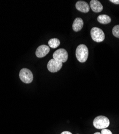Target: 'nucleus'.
<instances>
[{"label": "nucleus", "instance_id": "1", "mask_svg": "<svg viewBox=\"0 0 119 134\" xmlns=\"http://www.w3.org/2000/svg\"><path fill=\"white\" fill-rule=\"evenodd\" d=\"M89 56V49L85 44H81L76 50V57L78 61L81 63L86 61Z\"/></svg>", "mask_w": 119, "mask_h": 134}, {"label": "nucleus", "instance_id": "5", "mask_svg": "<svg viewBox=\"0 0 119 134\" xmlns=\"http://www.w3.org/2000/svg\"><path fill=\"white\" fill-rule=\"evenodd\" d=\"M53 57L54 60L63 63L66 62L67 61L68 58V54L66 49L60 48L54 53Z\"/></svg>", "mask_w": 119, "mask_h": 134}, {"label": "nucleus", "instance_id": "17", "mask_svg": "<svg viewBox=\"0 0 119 134\" xmlns=\"http://www.w3.org/2000/svg\"><path fill=\"white\" fill-rule=\"evenodd\" d=\"M94 134H101V133H100V132H97L94 133Z\"/></svg>", "mask_w": 119, "mask_h": 134}, {"label": "nucleus", "instance_id": "6", "mask_svg": "<svg viewBox=\"0 0 119 134\" xmlns=\"http://www.w3.org/2000/svg\"><path fill=\"white\" fill-rule=\"evenodd\" d=\"M62 62L52 59L47 64L48 70L51 72H56L59 71L62 66Z\"/></svg>", "mask_w": 119, "mask_h": 134}, {"label": "nucleus", "instance_id": "14", "mask_svg": "<svg viewBox=\"0 0 119 134\" xmlns=\"http://www.w3.org/2000/svg\"><path fill=\"white\" fill-rule=\"evenodd\" d=\"M101 134H113L112 131L109 129H103L101 130Z\"/></svg>", "mask_w": 119, "mask_h": 134}, {"label": "nucleus", "instance_id": "13", "mask_svg": "<svg viewBox=\"0 0 119 134\" xmlns=\"http://www.w3.org/2000/svg\"><path fill=\"white\" fill-rule=\"evenodd\" d=\"M112 33L114 36L119 38V25H117L113 28Z\"/></svg>", "mask_w": 119, "mask_h": 134}, {"label": "nucleus", "instance_id": "11", "mask_svg": "<svg viewBox=\"0 0 119 134\" xmlns=\"http://www.w3.org/2000/svg\"><path fill=\"white\" fill-rule=\"evenodd\" d=\"M98 21L100 23L103 24H107L110 23L111 21V17L106 15H101L98 17Z\"/></svg>", "mask_w": 119, "mask_h": 134}, {"label": "nucleus", "instance_id": "4", "mask_svg": "<svg viewBox=\"0 0 119 134\" xmlns=\"http://www.w3.org/2000/svg\"><path fill=\"white\" fill-rule=\"evenodd\" d=\"M91 36L92 40L97 42H102L105 39L104 32L98 27H94L91 29Z\"/></svg>", "mask_w": 119, "mask_h": 134}, {"label": "nucleus", "instance_id": "12", "mask_svg": "<svg viewBox=\"0 0 119 134\" xmlns=\"http://www.w3.org/2000/svg\"><path fill=\"white\" fill-rule=\"evenodd\" d=\"M60 44V40L57 38H53L49 40L48 45L52 48H56L59 46Z\"/></svg>", "mask_w": 119, "mask_h": 134}, {"label": "nucleus", "instance_id": "7", "mask_svg": "<svg viewBox=\"0 0 119 134\" xmlns=\"http://www.w3.org/2000/svg\"><path fill=\"white\" fill-rule=\"evenodd\" d=\"M49 51L50 49L48 46L42 44V45H41L38 47L36 52V55L38 58H44L48 54Z\"/></svg>", "mask_w": 119, "mask_h": 134}, {"label": "nucleus", "instance_id": "10", "mask_svg": "<svg viewBox=\"0 0 119 134\" xmlns=\"http://www.w3.org/2000/svg\"><path fill=\"white\" fill-rule=\"evenodd\" d=\"M84 22L82 18H77L75 19L72 24V29L74 31L78 32L82 30L83 27Z\"/></svg>", "mask_w": 119, "mask_h": 134}, {"label": "nucleus", "instance_id": "3", "mask_svg": "<svg viewBox=\"0 0 119 134\" xmlns=\"http://www.w3.org/2000/svg\"><path fill=\"white\" fill-rule=\"evenodd\" d=\"M19 78L23 82L29 84L33 81V75L31 70L27 68H23L19 72Z\"/></svg>", "mask_w": 119, "mask_h": 134}, {"label": "nucleus", "instance_id": "15", "mask_svg": "<svg viewBox=\"0 0 119 134\" xmlns=\"http://www.w3.org/2000/svg\"><path fill=\"white\" fill-rule=\"evenodd\" d=\"M110 2L115 4H119V0H110Z\"/></svg>", "mask_w": 119, "mask_h": 134}, {"label": "nucleus", "instance_id": "8", "mask_svg": "<svg viewBox=\"0 0 119 134\" xmlns=\"http://www.w3.org/2000/svg\"><path fill=\"white\" fill-rule=\"evenodd\" d=\"M76 8L80 12L87 13L90 10V6L87 2L83 1H78L76 3Z\"/></svg>", "mask_w": 119, "mask_h": 134}, {"label": "nucleus", "instance_id": "9", "mask_svg": "<svg viewBox=\"0 0 119 134\" xmlns=\"http://www.w3.org/2000/svg\"><path fill=\"white\" fill-rule=\"evenodd\" d=\"M90 6L93 12L97 13L101 12L103 9V5L99 1H97V0H92V1H91Z\"/></svg>", "mask_w": 119, "mask_h": 134}, {"label": "nucleus", "instance_id": "16", "mask_svg": "<svg viewBox=\"0 0 119 134\" xmlns=\"http://www.w3.org/2000/svg\"><path fill=\"white\" fill-rule=\"evenodd\" d=\"M61 134H72L71 132L70 131H63L62 132Z\"/></svg>", "mask_w": 119, "mask_h": 134}, {"label": "nucleus", "instance_id": "2", "mask_svg": "<svg viewBox=\"0 0 119 134\" xmlns=\"http://www.w3.org/2000/svg\"><path fill=\"white\" fill-rule=\"evenodd\" d=\"M93 124L94 127L98 129H106L110 126V122L107 117L103 115L96 117L94 120Z\"/></svg>", "mask_w": 119, "mask_h": 134}]
</instances>
